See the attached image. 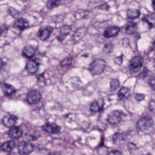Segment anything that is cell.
<instances>
[{
	"mask_svg": "<svg viewBox=\"0 0 155 155\" xmlns=\"http://www.w3.org/2000/svg\"><path fill=\"white\" fill-rule=\"evenodd\" d=\"M106 65L107 63L104 60L97 59L91 63L89 70L93 76L100 75L104 71Z\"/></svg>",
	"mask_w": 155,
	"mask_h": 155,
	"instance_id": "cell-1",
	"label": "cell"
},
{
	"mask_svg": "<svg viewBox=\"0 0 155 155\" xmlns=\"http://www.w3.org/2000/svg\"><path fill=\"white\" fill-rule=\"evenodd\" d=\"M154 121L149 116H145L140 118L136 124V128L139 131L147 130L153 126Z\"/></svg>",
	"mask_w": 155,
	"mask_h": 155,
	"instance_id": "cell-2",
	"label": "cell"
},
{
	"mask_svg": "<svg viewBox=\"0 0 155 155\" xmlns=\"http://www.w3.org/2000/svg\"><path fill=\"white\" fill-rule=\"evenodd\" d=\"M144 59L140 56H137L133 57L129 61V70L132 73H136L139 72L143 64Z\"/></svg>",
	"mask_w": 155,
	"mask_h": 155,
	"instance_id": "cell-3",
	"label": "cell"
},
{
	"mask_svg": "<svg viewBox=\"0 0 155 155\" xmlns=\"http://www.w3.org/2000/svg\"><path fill=\"white\" fill-rule=\"evenodd\" d=\"M126 114L120 110H114L110 113L108 116L107 121L112 125H116L121 121Z\"/></svg>",
	"mask_w": 155,
	"mask_h": 155,
	"instance_id": "cell-4",
	"label": "cell"
},
{
	"mask_svg": "<svg viewBox=\"0 0 155 155\" xmlns=\"http://www.w3.org/2000/svg\"><path fill=\"white\" fill-rule=\"evenodd\" d=\"M18 152L21 155H28L34 150V147L31 143L28 141H20L18 144Z\"/></svg>",
	"mask_w": 155,
	"mask_h": 155,
	"instance_id": "cell-5",
	"label": "cell"
},
{
	"mask_svg": "<svg viewBox=\"0 0 155 155\" xmlns=\"http://www.w3.org/2000/svg\"><path fill=\"white\" fill-rule=\"evenodd\" d=\"M41 98V94L38 91L33 90L27 95V100L30 104L33 105L38 103Z\"/></svg>",
	"mask_w": 155,
	"mask_h": 155,
	"instance_id": "cell-6",
	"label": "cell"
},
{
	"mask_svg": "<svg viewBox=\"0 0 155 155\" xmlns=\"http://www.w3.org/2000/svg\"><path fill=\"white\" fill-rule=\"evenodd\" d=\"M42 130L47 133L51 134H58L60 132V127L54 123H46L42 127Z\"/></svg>",
	"mask_w": 155,
	"mask_h": 155,
	"instance_id": "cell-7",
	"label": "cell"
},
{
	"mask_svg": "<svg viewBox=\"0 0 155 155\" xmlns=\"http://www.w3.org/2000/svg\"><path fill=\"white\" fill-rule=\"evenodd\" d=\"M53 31V28L50 26H48L40 29L38 36L41 40L46 41L50 37Z\"/></svg>",
	"mask_w": 155,
	"mask_h": 155,
	"instance_id": "cell-8",
	"label": "cell"
},
{
	"mask_svg": "<svg viewBox=\"0 0 155 155\" xmlns=\"http://www.w3.org/2000/svg\"><path fill=\"white\" fill-rule=\"evenodd\" d=\"M18 118L13 115H7L4 116L2 120L3 125L9 128L15 127L17 124Z\"/></svg>",
	"mask_w": 155,
	"mask_h": 155,
	"instance_id": "cell-9",
	"label": "cell"
},
{
	"mask_svg": "<svg viewBox=\"0 0 155 155\" xmlns=\"http://www.w3.org/2000/svg\"><path fill=\"white\" fill-rule=\"evenodd\" d=\"M72 27L71 25H63L60 29L59 34L58 37L59 41H62L65 39L67 36L70 34L72 31Z\"/></svg>",
	"mask_w": 155,
	"mask_h": 155,
	"instance_id": "cell-10",
	"label": "cell"
},
{
	"mask_svg": "<svg viewBox=\"0 0 155 155\" xmlns=\"http://www.w3.org/2000/svg\"><path fill=\"white\" fill-rule=\"evenodd\" d=\"M120 29L117 26H110L108 27L104 31L103 36L106 38H113L117 36L120 32Z\"/></svg>",
	"mask_w": 155,
	"mask_h": 155,
	"instance_id": "cell-11",
	"label": "cell"
},
{
	"mask_svg": "<svg viewBox=\"0 0 155 155\" xmlns=\"http://www.w3.org/2000/svg\"><path fill=\"white\" fill-rule=\"evenodd\" d=\"M29 26V23L27 19L24 18H21L16 21L13 27L18 30L22 31L28 28Z\"/></svg>",
	"mask_w": 155,
	"mask_h": 155,
	"instance_id": "cell-12",
	"label": "cell"
},
{
	"mask_svg": "<svg viewBox=\"0 0 155 155\" xmlns=\"http://www.w3.org/2000/svg\"><path fill=\"white\" fill-rule=\"evenodd\" d=\"M9 136L13 140H18L21 137L22 131L21 129L18 127H13L11 128L8 133Z\"/></svg>",
	"mask_w": 155,
	"mask_h": 155,
	"instance_id": "cell-13",
	"label": "cell"
},
{
	"mask_svg": "<svg viewBox=\"0 0 155 155\" xmlns=\"http://www.w3.org/2000/svg\"><path fill=\"white\" fill-rule=\"evenodd\" d=\"M38 63L34 60H30L26 64V69L27 71L30 74H35L38 70Z\"/></svg>",
	"mask_w": 155,
	"mask_h": 155,
	"instance_id": "cell-14",
	"label": "cell"
},
{
	"mask_svg": "<svg viewBox=\"0 0 155 155\" xmlns=\"http://www.w3.org/2000/svg\"><path fill=\"white\" fill-rule=\"evenodd\" d=\"M16 143L13 140H8L0 146V150L5 152H11L16 147Z\"/></svg>",
	"mask_w": 155,
	"mask_h": 155,
	"instance_id": "cell-15",
	"label": "cell"
},
{
	"mask_svg": "<svg viewBox=\"0 0 155 155\" xmlns=\"http://www.w3.org/2000/svg\"><path fill=\"white\" fill-rule=\"evenodd\" d=\"M86 29L84 28L78 29L75 31L72 36V41L73 43L78 42L83 38L86 34Z\"/></svg>",
	"mask_w": 155,
	"mask_h": 155,
	"instance_id": "cell-16",
	"label": "cell"
},
{
	"mask_svg": "<svg viewBox=\"0 0 155 155\" xmlns=\"http://www.w3.org/2000/svg\"><path fill=\"white\" fill-rule=\"evenodd\" d=\"M2 92L5 96H10L16 92V90L14 87L8 83H4L2 87Z\"/></svg>",
	"mask_w": 155,
	"mask_h": 155,
	"instance_id": "cell-17",
	"label": "cell"
},
{
	"mask_svg": "<svg viewBox=\"0 0 155 155\" xmlns=\"http://www.w3.org/2000/svg\"><path fill=\"white\" fill-rule=\"evenodd\" d=\"M22 53L23 56L25 58H31L34 56L35 50L32 46L28 45L23 48L22 51Z\"/></svg>",
	"mask_w": 155,
	"mask_h": 155,
	"instance_id": "cell-18",
	"label": "cell"
},
{
	"mask_svg": "<svg viewBox=\"0 0 155 155\" xmlns=\"http://www.w3.org/2000/svg\"><path fill=\"white\" fill-rule=\"evenodd\" d=\"M130 91L129 88L127 87H123L120 89L118 92L117 96L120 100L127 98L130 95Z\"/></svg>",
	"mask_w": 155,
	"mask_h": 155,
	"instance_id": "cell-19",
	"label": "cell"
},
{
	"mask_svg": "<svg viewBox=\"0 0 155 155\" xmlns=\"http://www.w3.org/2000/svg\"><path fill=\"white\" fill-rule=\"evenodd\" d=\"M127 15L128 18L130 19H135L139 18L140 12L137 9H129L127 10Z\"/></svg>",
	"mask_w": 155,
	"mask_h": 155,
	"instance_id": "cell-20",
	"label": "cell"
},
{
	"mask_svg": "<svg viewBox=\"0 0 155 155\" xmlns=\"http://www.w3.org/2000/svg\"><path fill=\"white\" fill-rule=\"evenodd\" d=\"M103 104H101L98 101H94L91 103L90 107V110L93 112H101L103 110Z\"/></svg>",
	"mask_w": 155,
	"mask_h": 155,
	"instance_id": "cell-21",
	"label": "cell"
},
{
	"mask_svg": "<svg viewBox=\"0 0 155 155\" xmlns=\"http://www.w3.org/2000/svg\"><path fill=\"white\" fill-rule=\"evenodd\" d=\"M126 137V134L124 133H117L113 136V141L114 143H117L124 140Z\"/></svg>",
	"mask_w": 155,
	"mask_h": 155,
	"instance_id": "cell-22",
	"label": "cell"
},
{
	"mask_svg": "<svg viewBox=\"0 0 155 155\" xmlns=\"http://www.w3.org/2000/svg\"><path fill=\"white\" fill-rule=\"evenodd\" d=\"M110 90L114 91L117 90L120 86V83L118 80L117 79H112L110 82Z\"/></svg>",
	"mask_w": 155,
	"mask_h": 155,
	"instance_id": "cell-23",
	"label": "cell"
},
{
	"mask_svg": "<svg viewBox=\"0 0 155 155\" xmlns=\"http://www.w3.org/2000/svg\"><path fill=\"white\" fill-rule=\"evenodd\" d=\"M61 1H48L47 2V7L49 9H52L58 7L60 4Z\"/></svg>",
	"mask_w": 155,
	"mask_h": 155,
	"instance_id": "cell-24",
	"label": "cell"
},
{
	"mask_svg": "<svg viewBox=\"0 0 155 155\" xmlns=\"http://www.w3.org/2000/svg\"><path fill=\"white\" fill-rule=\"evenodd\" d=\"M72 60L71 57H68L66 58L61 62L60 66L62 68H67L69 67L72 64Z\"/></svg>",
	"mask_w": 155,
	"mask_h": 155,
	"instance_id": "cell-25",
	"label": "cell"
},
{
	"mask_svg": "<svg viewBox=\"0 0 155 155\" xmlns=\"http://www.w3.org/2000/svg\"><path fill=\"white\" fill-rule=\"evenodd\" d=\"M114 49V45L113 43H107L104 45L103 51L106 54H110L113 52Z\"/></svg>",
	"mask_w": 155,
	"mask_h": 155,
	"instance_id": "cell-26",
	"label": "cell"
},
{
	"mask_svg": "<svg viewBox=\"0 0 155 155\" xmlns=\"http://www.w3.org/2000/svg\"><path fill=\"white\" fill-rule=\"evenodd\" d=\"M137 24L134 23L132 25L127 26L126 28V31L127 34H133L137 31Z\"/></svg>",
	"mask_w": 155,
	"mask_h": 155,
	"instance_id": "cell-27",
	"label": "cell"
},
{
	"mask_svg": "<svg viewBox=\"0 0 155 155\" xmlns=\"http://www.w3.org/2000/svg\"><path fill=\"white\" fill-rule=\"evenodd\" d=\"M38 134L36 132H28L27 135V137L29 140H35L38 139Z\"/></svg>",
	"mask_w": 155,
	"mask_h": 155,
	"instance_id": "cell-28",
	"label": "cell"
},
{
	"mask_svg": "<svg viewBox=\"0 0 155 155\" xmlns=\"http://www.w3.org/2000/svg\"><path fill=\"white\" fill-rule=\"evenodd\" d=\"M123 54H121L120 56L116 57L114 58V61L115 63L117 65L120 66L123 63Z\"/></svg>",
	"mask_w": 155,
	"mask_h": 155,
	"instance_id": "cell-29",
	"label": "cell"
},
{
	"mask_svg": "<svg viewBox=\"0 0 155 155\" xmlns=\"http://www.w3.org/2000/svg\"><path fill=\"white\" fill-rule=\"evenodd\" d=\"M148 74V70L147 68H145L143 71L139 75V77L141 79L145 78L147 76Z\"/></svg>",
	"mask_w": 155,
	"mask_h": 155,
	"instance_id": "cell-30",
	"label": "cell"
},
{
	"mask_svg": "<svg viewBox=\"0 0 155 155\" xmlns=\"http://www.w3.org/2000/svg\"><path fill=\"white\" fill-rule=\"evenodd\" d=\"M149 84L151 88L153 89V91L155 90V77L154 76H151L149 79L148 81Z\"/></svg>",
	"mask_w": 155,
	"mask_h": 155,
	"instance_id": "cell-31",
	"label": "cell"
},
{
	"mask_svg": "<svg viewBox=\"0 0 155 155\" xmlns=\"http://www.w3.org/2000/svg\"><path fill=\"white\" fill-rule=\"evenodd\" d=\"M135 98L136 100L137 101H142L145 99V95L144 94H140V93H137L135 95Z\"/></svg>",
	"mask_w": 155,
	"mask_h": 155,
	"instance_id": "cell-32",
	"label": "cell"
},
{
	"mask_svg": "<svg viewBox=\"0 0 155 155\" xmlns=\"http://www.w3.org/2000/svg\"><path fill=\"white\" fill-rule=\"evenodd\" d=\"M99 9L102 10H105L106 11H108L110 9V6L107 3H104L101 5L99 7Z\"/></svg>",
	"mask_w": 155,
	"mask_h": 155,
	"instance_id": "cell-33",
	"label": "cell"
},
{
	"mask_svg": "<svg viewBox=\"0 0 155 155\" xmlns=\"http://www.w3.org/2000/svg\"><path fill=\"white\" fill-rule=\"evenodd\" d=\"M128 148L129 151H133L137 149V147L134 143H129Z\"/></svg>",
	"mask_w": 155,
	"mask_h": 155,
	"instance_id": "cell-34",
	"label": "cell"
},
{
	"mask_svg": "<svg viewBox=\"0 0 155 155\" xmlns=\"http://www.w3.org/2000/svg\"><path fill=\"white\" fill-rule=\"evenodd\" d=\"M149 109L151 112H154L155 109V102L154 100L151 101L149 105Z\"/></svg>",
	"mask_w": 155,
	"mask_h": 155,
	"instance_id": "cell-35",
	"label": "cell"
},
{
	"mask_svg": "<svg viewBox=\"0 0 155 155\" xmlns=\"http://www.w3.org/2000/svg\"><path fill=\"white\" fill-rule=\"evenodd\" d=\"M107 155H123V154L119 150H114L109 152Z\"/></svg>",
	"mask_w": 155,
	"mask_h": 155,
	"instance_id": "cell-36",
	"label": "cell"
},
{
	"mask_svg": "<svg viewBox=\"0 0 155 155\" xmlns=\"http://www.w3.org/2000/svg\"><path fill=\"white\" fill-rule=\"evenodd\" d=\"M48 155H61V154L58 151H52L49 153Z\"/></svg>",
	"mask_w": 155,
	"mask_h": 155,
	"instance_id": "cell-37",
	"label": "cell"
},
{
	"mask_svg": "<svg viewBox=\"0 0 155 155\" xmlns=\"http://www.w3.org/2000/svg\"><path fill=\"white\" fill-rule=\"evenodd\" d=\"M3 65H4V62H3V61L2 59L0 58V69H2V68Z\"/></svg>",
	"mask_w": 155,
	"mask_h": 155,
	"instance_id": "cell-38",
	"label": "cell"
},
{
	"mask_svg": "<svg viewBox=\"0 0 155 155\" xmlns=\"http://www.w3.org/2000/svg\"><path fill=\"white\" fill-rule=\"evenodd\" d=\"M4 29L0 28V36H1L2 33H3V31H4Z\"/></svg>",
	"mask_w": 155,
	"mask_h": 155,
	"instance_id": "cell-39",
	"label": "cell"
},
{
	"mask_svg": "<svg viewBox=\"0 0 155 155\" xmlns=\"http://www.w3.org/2000/svg\"><path fill=\"white\" fill-rule=\"evenodd\" d=\"M9 155H18L16 152H12V151H11L10 154H9Z\"/></svg>",
	"mask_w": 155,
	"mask_h": 155,
	"instance_id": "cell-40",
	"label": "cell"
},
{
	"mask_svg": "<svg viewBox=\"0 0 155 155\" xmlns=\"http://www.w3.org/2000/svg\"><path fill=\"white\" fill-rule=\"evenodd\" d=\"M155 1H153L152 2V7H153V9H155Z\"/></svg>",
	"mask_w": 155,
	"mask_h": 155,
	"instance_id": "cell-41",
	"label": "cell"
},
{
	"mask_svg": "<svg viewBox=\"0 0 155 155\" xmlns=\"http://www.w3.org/2000/svg\"></svg>",
	"mask_w": 155,
	"mask_h": 155,
	"instance_id": "cell-42",
	"label": "cell"
}]
</instances>
